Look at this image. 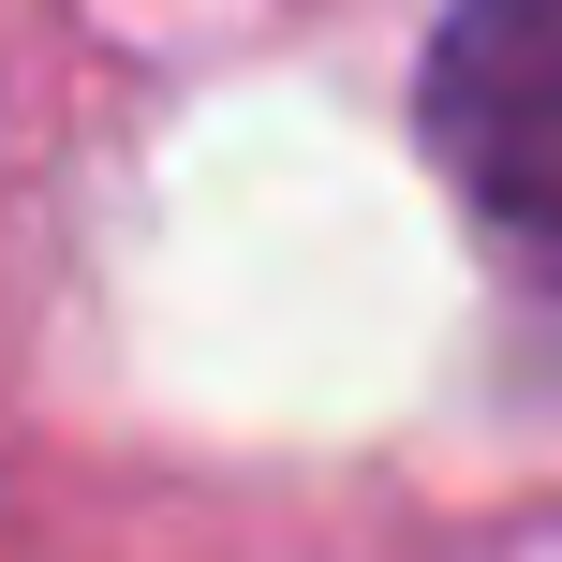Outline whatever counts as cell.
<instances>
[{"mask_svg": "<svg viewBox=\"0 0 562 562\" xmlns=\"http://www.w3.org/2000/svg\"><path fill=\"white\" fill-rule=\"evenodd\" d=\"M415 134L562 311V0H445L415 75Z\"/></svg>", "mask_w": 562, "mask_h": 562, "instance_id": "cell-1", "label": "cell"}]
</instances>
